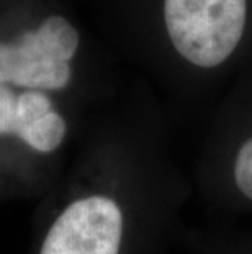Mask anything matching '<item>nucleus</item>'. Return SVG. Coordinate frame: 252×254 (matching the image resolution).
I'll return each instance as SVG.
<instances>
[{"label": "nucleus", "instance_id": "nucleus-6", "mask_svg": "<svg viewBox=\"0 0 252 254\" xmlns=\"http://www.w3.org/2000/svg\"><path fill=\"white\" fill-rule=\"evenodd\" d=\"M233 181L239 193L252 202V136L244 139L234 154Z\"/></svg>", "mask_w": 252, "mask_h": 254}, {"label": "nucleus", "instance_id": "nucleus-5", "mask_svg": "<svg viewBox=\"0 0 252 254\" xmlns=\"http://www.w3.org/2000/svg\"><path fill=\"white\" fill-rule=\"evenodd\" d=\"M52 110L54 109H52V102L50 100V97L40 90H28L20 94L17 97V136L21 138V134L33 123L41 120L43 117L51 113Z\"/></svg>", "mask_w": 252, "mask_h": 254}, {"label": "nucleus", "instance_id": "nucleus-1", "mask_svg": "<svg viewBox=\"0 0 252 254\" xmlns=\"http://www.w3.org/2000/svg\"><path fill=\"white\" fill-rule=\"evenodd\" d=\"M165 33L190 66L216 69L243 41L249 0H162Z\"/></svg>", "mask_w": 252, "mask_h": 254}, {"label": "nucleus", "instance_id": "nucleus-2", "mask_svg": "<svg viewBox=\"0 0 252 254\" xmlns=\"http://www.w3.org/2000/svg\"><path fill=\"white\" fill-rule=\"evenodd\" d=\"M79 48V31L61 15L48 17L15 43H0V85L59 90L71 80L69 61Z\"/></svg>", "mask_w": 252, "mask_h": 254}, {"label": "nucleus", "instance_id": "nucleus-4", "mask_svg": "<svg viewBox=\"0 0 252 254\" xmlns=\"http://www.w3.org/2000/svg\"><path fill=\"white\" fill-rule=\"evenodd\" d=\"M66 129V120L52 110L26 129L21 134V139L40 153H51L62 143Z\"/></svg>", "mask_w": 252, "mask_h": 254}, {"label": "nucleus", "instance_id": "nucleus-3", "mask_svg": "<svg viewBox=\"0 0 252 254\" xmlns=\"http://www.w3.org/2000/svg\"><path fill=\"white\" fill-rule=\"evenodd\" d=\"M123 213L113 198L89 195L72 202L51 225L41 254H120Z\"/></svg>", "mask_w": 252, "mask_h": 254}, {"label": "nucleus", "instance_id": "nucleus-7", "mask_svg": "<svg viewBox=\"0 0 252 254\" xmlns=\"http://www.w3.org/2000/svg\"><path fill=\"white\" fill-rule=\"evenodd\" d=\"M17 97L18 95H15L7 85H0V134H17Z\"/></svg>", "mask_w": 252, "mask_h": 254}]
</instances>
